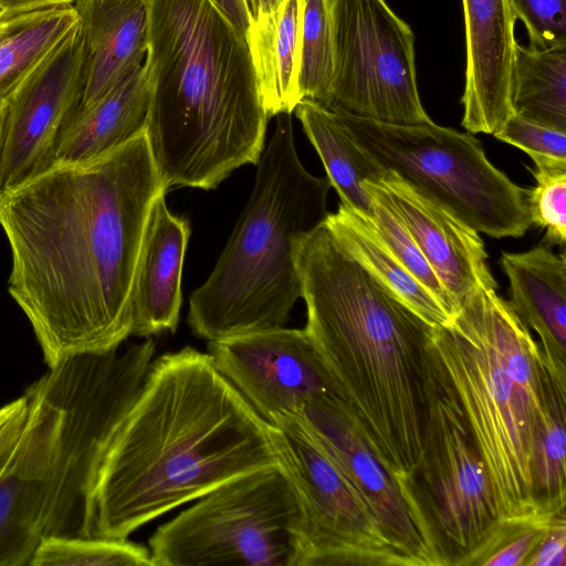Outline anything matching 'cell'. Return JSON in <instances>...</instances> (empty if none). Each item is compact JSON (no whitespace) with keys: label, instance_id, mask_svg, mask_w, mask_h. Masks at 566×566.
<instances>
[{"label":"cell","instance_id":"1","mask_svg":"<svg viewBox=\"0 0 566 566\" xmlns=\"http://www.w3.org/2000/svg\"><path fill=\"white\" fill-rule=\"evenodd\" d=\"M167 189L146 130L82 164H57L0 195L11 250L8 292L45 363L117 349L149 213Z\"/></svg>","mask_w":566,"mask_h":566},{"label":"cell","instance_id":"2","mask_svg":"<svg viewBox=\"0 0 566 566\" xmlns=\"http://www.w3.org/2000/svg\"><path fill=\"white\" fill-rule=\"evenodd\" d=\"M279 467L266 421L209 353L154 359L97 469L86 537L125 539L244 474Z\"/></svg>","mask_w":566,"mask_h":566},{"label":"cell","instance_id":"3","mask_svg":"<svg viewBox=\"0 0 566 566\" xmlns=\"http://www.w3.org/2000/svg\"><path fill=\"white\" fill-rule=\"evenodd\" d=\"M296 268L307 311L304 329L334 395L381 465L416 482L433 326L352 256L325 222L300 242Z\"/></svg>","mask_w":566,"mask_h":566},{"label":"cell","instance_id":"4","mask_svg":"<svg viewBox=\"0 0 566 566\" xmlns=\"http://www.w3.org/2000/svg\"><path fill=\"white\" fill-rule=\"evenodd\" d=\"M155 352L147 337L69 357L24 390V429L0 479V566L29 565L45 536H86L97 469Z\"/></svg>","mask_w":566,"mask_h":566},{"label":"cell","instance_id":"5","mask_svg":"<svg viewBox=\"0 0 566 566\" xmlns=\"http://www.w3.org/2000/svg\"><path fill=\"white\" fill-rule=\"evenodd\" d=\"M147 137L171 187L216 189L258 165L269 115L247 39L209 0H147Z\"/></svg>","mask_w":566,"mask_h":566},{"label":"cell","instance_id":"6","mask_svg":"<svg viewBox=\"0 0 566 566\" xmlns=\"http://www.w3.org/2000/svg\"><path fill=\"white\" fill-rule=\"evenodd\" d=\"M277 116L232 235L211 274L189 298L188 325L208 342L285 325L302 297L298 244L329 213L327 177L305 169L291 114Z\"/></svg>","mask_w":566,"mask_h":566},{"label":"cell","instance_id":"7","mask_svg":"<svg viewBox=\"0 0 566 566\" xmlns=\"http://www.w3.org/2000/svg\"><path fill=\"white\" fill-rule=\"evenodd\" d=\"M430 343L461 403L500 522L521 524L548 514L538 506L533 479L535 428L546 391L522 361L501 354L484 287L460 305L450 324L432 327Z\"/></svg>","mask_w":566,"mask_h":566},{"label":"cell","instance_id":"8","mask_svg":"<svg viewBox=\"0 0 566 566\" xmlns=\"http://www.w3.org/2000/svg\"><path fill=\"white\" fill-rule=\"evenodd\" d=\"M336 115L384 172L475 231L492 238H520L530 228L526 189L491 164L471 133L433 122L396 125Z\"/></svg>","mask_w":566,"mask_h":566},{"label":"cell","instance_id":"9","mask_svg":"<svg viewBox=\"0 0 566 566\" xmlns=\"http://www.w3.org/2000/svg\"><path fill=\"white\" fill-rule=\"evenodd\" d=\"M296 493L280 467L210 491L148 541L153 566H296L301 531Z\"/></svg>","mask_w":566,"mask_h":566},{"label":"cell","instance_id":"10","mask_svg":"<svg viewBox=\"0 0 566 566\" xmlns=\"http://www.w3.org/2000/svg\"><path fill=\"white\" fill-rule=\"evenodd\" d=\"M422 453L416 479L448 566H474L501 527L491 483L453 386L429 337Z\"/></svg>","mask_w":566,"mask_h":566},{"label":"cell","instance_id":"11","mask_svg":"<svg viewBox=\"0 0 566 566\" xmlns=\"http://www.w3.org/2000/svg\"><path fill=\"white\" fill-rule=\"evenodd\" d=\"M266 427L301 507L296 566H402L364 496L308 431L291 413Z\"/></svg>","mask_w":566,"mask_h":566},{"label":"cell","instance_id":"12","mask_svg":"<svg viewBox=\"0 0 566 566\" xmlns=\"http://www.w3.org/2000/svg\"><path fill=\"white\" fill-rule=\"evenodd\" d=\"M333 80L325 108L386 124L431 123L420 101L415 34L386 0H328Z\"/></svg>","mask_w":566,"mask_h":566},{"label":"cell","instance_id":"13","mask_svg":"<svg viewBox=\"0 0 566 566\" xmlns=\"http://www.w3.org/2000/svg\"><path fill=\"white\" fill-rule=\"evenodd\" d=\"M291 415L364 496L402 566H448L418 481L399 480L381 465L342 400L318 395Z\"/></svg>","mask_w":566,"mask_h":566},{"label":"cell","instance_id":"14","mask_svg":"<svg viewBox=\"0 0 566 566\" xmlns=\"http://www.w3.org/2000/svg\"><path fill=\"white\" fill-rule=\"evenodd\" d=\"M83 60L77 23L4 104L0 195L54 166L61 129L82 97Z\"/></svg>","mask_w":566,"mask_h":566},{"label":"cell","instance_id":"15","mask_svg":"<svg viewBox=\"0 0 566 566\" xmlns=\"http://www.w3.org/2000/svg\"><path fill=\"white\" fill-rule=\"evenodd\" d=\"M208 353L266 422L276 413L295 412L315 396L334 395L304 328L282 326L211 340Z\"/></svg>","mask_w":566,"mask_h":566},{"label":"cell","instance_id":"16","mask_svg":"<svg viewBox=\"0 0 566 566\" xmlns=\"http://www.w3.org/2000/svg\"><path fill=\"white\" fill-rule=\"evenodd\" d=\"M465 84L462 126L471 134L496 133L511 116L516 18L509 0H462Z\"/></svg>","mask_w":566,"mask_h":566},{"label":"cell","instance_id":"17","mask_svg":"<svg viewBox=\"0 0 566 566\" xmlns=\"http://www.w3.org/2000/svg\"><path fill=\"white\" fill-rule=\"evenodd\" d=\"M379 184L458 308L479 287L497 289L479 232L390 172Z\"/></svg>","mask_w":566,"mask_h":566},{"label":"cell","instance_id":"18","mask_svg":"<svg viewBox=\"0 0 566 566\" xmlns=\"http://www.w3.org/2000/svg\"><path fill=\"white\" fill-rule=\"evenodd\" d=\"M166 192L155 200L137 265L132 300V336L177 331L182 305L181 277L191 229L167 207Z\"/></svg>","mask_w":566,"mask_h":566},{"label":"cell","instance_id":"19","mask_svg":"<svg viewBox=\"0 0 566 566\" xmlns=\"http://www.w3.org/2000/svg\"><path fill=\"white\" fill-rule=\"evenodd\" d=\"M83 42V92L78 106L95 103L133 71L147 53V0H75Z\"/></svg>","mask_w":566,"mask_h":566},{"label":"cell","instance_id":"20","mask_svg":"<svg viewBox=\"0 0 566 566\" xmlns=\"http://www.w3.org/2000/svg\"><path fill=\"white\" fill-rule=\"evenodd\" d=\"M501 266L510 284V304L539 337L549 374L566 385V258L547 245L503 252Z\"/></svg>","mask_w":566,"mask_h":566},{"label":"cell","instance_id":"21","mask_svg":"<svg viewBox=\"0 0 566 566\" xmlns=\"http://www.w3.org/2000/svg\"><path fill=\"white\" fill-rule=\"evenodd\" d=\"M149 85L143 65L87 107L74 109L59 135L54 165L91 161L147 128Z\"/></svg>","mask_w":566,"mask_h":566},{"label":"cell","instance_id":"22","mask_svg":"<svg viewBox=\"0 0 566 566\" xmlns=\"http://www.w3.org/2000/svg\"><path fill=\"white\" fill-rule=\"evenodd\" d=\"M302 11L303 0H284L272 14L253 19L245 36L269 117L291 114L301 102Z\"/></svg>","mask_w":566,"mask_h":566},{"label":"cell","instance_id":"23","mask_svg":"<svg viewBox=\"0 0 566 566\" xmlns=\"http://www.w3.org/2000/svg\"><path fill=\"white\" fill-rule=\"evenodd\" d=\"M324 222L352 256L429 325L451 323L448 310L385 245L370 217L339 202L337 211L328 213Z\"/></svg>","mask_w":566,"mask_h":566},{"label":"cell","instance_id":"24","mask_svg":"<svg viewBox=\"0 0 566 566\" xmlns=\"http://www.w3.org/2000/svg\"><path fill=\"white\" fill-rule=\"evenodd\" d=\"M294 112L340 203L370 217V197L363 184L379 182L385 177L382 169L358 147L334 112L311 99H302Z\"/></svg>","mask_w":566,"mask_h":566},{"label":"cell","instance_id":"25","mask_svg":"<svg viewBox=\"0 0 566 566\" xmlns=\"http://www.w3.org/2000/svg\"><path fill=\"white\" fill-rule=\"evenodd\" d=\"M77 23L73 4L6 13L0 27V108Z\"/></svg>","mask_w":566,"mask_h":566},{"label":"cell","instance_id":"26","mask_svg":"<svg viewBox=\"0 0 566 566\" xmlns=\"http://www.w3.org/2000/svg\"><path fill=\"white\" fill-rule=\"evenodd\" d=\"M512 112L566 132V45L541 50L516 43Z\"/></svg>","mask_w":566,"mask_h":566},{"label":"cell","instance_id":"27","mask_svg":"<svg viewBox=\"0 0 566 566\" xmlns=\"http://www.w3.org/2000/svg\"><path fill=\"white\" fill-rule=\"evenodd\" d=\"M566 385L551 374L546 381L545 409L534 436L533 479L542 512L565 515Z\"/></svg>","mask_w":566,"mask_h":566},{"label":"cell","instance_id":"28","mask_svg":"<svg viewBox=\"0 0 566 566\" xmlns=\"http://www.w3.org/2000/svg\"><path fill=\"white\" fill-rule=\"evenodd\" d=\"M29 566H153L148 547L106 537H43Z\"/></svg>","mask_w":566,"mask_h":566},{"label":"cell","instance_id":"29","mask_svg":"<svg viewBox=\"0 0 566 566\" xmlns=\"http://www.w3.org/2000/svg\"><path fill=\"white\" fill-rule=\"evenodd\" d=\"M334 43L328 0H303L298 93L325 106L333 80Z\"/></svg>","mask_w":566,"mask_h":566},{"label":"cell","instance_id":"30","mask_svg":"<svg viewBox=\"0 0 566 566\" xmlns=\"http://www.w3.org/2000/svg\"><path fill=\"white\" fill-rule=\"evenodd\" d=\"M371 202V223L385 245L403 266L448 310L452 317L458 305L443 287L415 239L390 203L384 188L376 182L364 181Z\"/></svg>","mask_w":566,"mask_h":566},{"label":"cell","instance_id":"31","mask_svg":"<svg viewBox=\"0 0 566 566\" xmlns=\"http://www.w3.org/2000/svg\"><path fill=\"white\" fill-rule=\"evenodd\" d=\"M536 185L526 189V206L531 224L545 230L551 244L566 242V163L534 161L531 169Z\"/></svg>","mask_w":566,"mask_h":566},{"label":"cell","instance_id":"32","mask_svg":"<svg viewBox=\"0 0 566 566\" xmlns=\"http://www.w3.org/2000/svg\"><path fill=\"white\" fill-rule=\"evenodd\" d=\"M556 516L543 515L522 524L501 523L500 530L484 547L474 566H525Z\"/></svg>","mask_w":566,"mask_h":566},{"label":"cell","instance_id":"33","mask_svg":"<svg viewBox=\"0 0 566 566\" xmlns=\"http://www.w3.org/2000/svg\"><path fill=\"white\" fill-rule=\"evenodd\" d=\"M493 136L522 149L533 161H566V132L538 124L514 113Z\"/></svg>","mask_w":566,"mask_h":566},{"label":"cell","instance_id":"34","mask_svg":"<svg viewBox=\"0 0 566 566\" xmlns=\"http://www.w3.org/2000/svg\"><path fill=\"white\" fill-rule=\"evenodd\" d=\"M516 20L527 31L533 48L566 45V0H509Z\"/></svg>","mask_w":566,"mask_h":566},{"label":"cell","instance_id":"35","mask_svg":"<svg viewBox=\"0 0 566 566\" xmlns=\"http://www.w3.org/2000/svg\"><path fill=\"white\" fill-rule=\"evenodd\" d=\"M27 413L28 402L23 395L0 408V479L15 452Z\"/></svg>","mask_w":566,"mask_h":566},{"label":"cell","instance_id":"36","mask_svg":"<svg viewBox=\"0 0 566 566\" xmlns=\"http://www.w3.org/2000/svg\"><path fill=\"white\" fill-rule=\"evenodd\" d=\"M566 565V520L556 516L548 533L528 558L525 566H565Z\"/></svg>","mask_w":566,"mask_h":566},{"label":"cell","instance_id":"37","mask_svg":"<svg viewBox=\"0 0 566 566\" xmlns=\"http://www.w3.org/2000/svg\"><path fill=\"white\" fill-rule=\"evenodd\" d=\"M241 34L247 36L253 21L249 0H209Z\"/></svg>","mask_w":566,"mask_h":566},{"label":"cell","instance_id":"38","mask_svg":"<svg viewBox=\"0 0 566 566\" xmlns=\"http://www.w3.org/2000/svg\"><path fill=\"white\" fill-rule=\"evenodd\" d=\"M74 1L75 0H0V8L7 13H18L56 4H73Z\"/></svg>","mask_w":566,"mask_h":566},{"label":"cell","instance_id":"39","mask_svg":"<svg viewBox=\"0 0 566 566\" xmlns=\"http://www.w3.org/2000/svg\"><path fill=\"white\" fill-rule=\"evenodd\" d=\"M284 0H249L253 19L272 14Z\"/></svg>","mask_w":566,"mask_h":566},{"label":"cell","instance_id":"40","mask_svg":"<svg viewBox=\"0 0 566 566\" xmlns=\"http://www.w3.org/2000/svg\"><path fill=\"white\" fill-rule=\"evenodd\" d=\"M2 124H3V107L0 108V147H1V136H2Z\"/></svg>","mask_w":566,"mask_h":566},{"label":"cell","instance_id":"41","mask_svg":"<svg viewBox=\"0 0 566 566\" xmlns=\"http://www.w3.org/2000/svg\"><path fill=\"white\" fill-rule=\"evenodd\" d=\"M7 12H4L1 8H0V18Z\"/></svg>","mask_w":566,"mask_h":566},{"label":"cell","instance_id":"42","mask_svg":"<svg viewBox=\"0 0 566 566\" xmlns=\"http://www.w3.org/2000/svg\"><path fill=\"white\" fill-rule=\"evenodd\" d=\"M6 13L0 18V27H1V23H2V20L4 18Z\"/></svg>","mask_w":566,"mask_h":566}]
</instances>
